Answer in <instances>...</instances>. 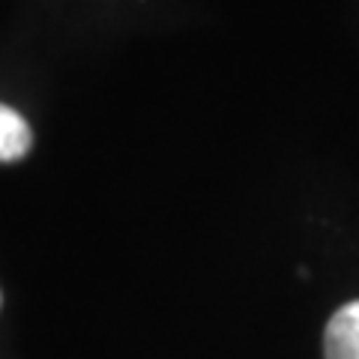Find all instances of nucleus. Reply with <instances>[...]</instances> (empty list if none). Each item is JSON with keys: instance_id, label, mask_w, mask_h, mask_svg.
I'll return each mask as SVG.
<instances>
[{"instance_id": "nucleus-1", "label": "nucleus", "mask_w": 359, "mask_h": 359, "mask_svg": "<svg viewBox=\"0 0 359 359\" xmlns=\"http://www.w3.org/2000/svg\"><path fill=\"white\" fill-rule=\"evenodd\" d=\"M327 359H359V299L347 302L330 318L323 332Z\"/></svg>"}, {"instance_id": "nucleus-2", "label": "nucleus", "mask_w": 359, "mask_h": 359, "mask_svg": "<svg viewBox=\"0 0 359 359\" xmlns=\"http://www.w3.org/2000/svg\"><path fill=\"white\" fill-rule=\"evenodd\" d=\"M30 126L18 111L0 105V162H15L30 150Z\"/></svg>"}]
</instances>
